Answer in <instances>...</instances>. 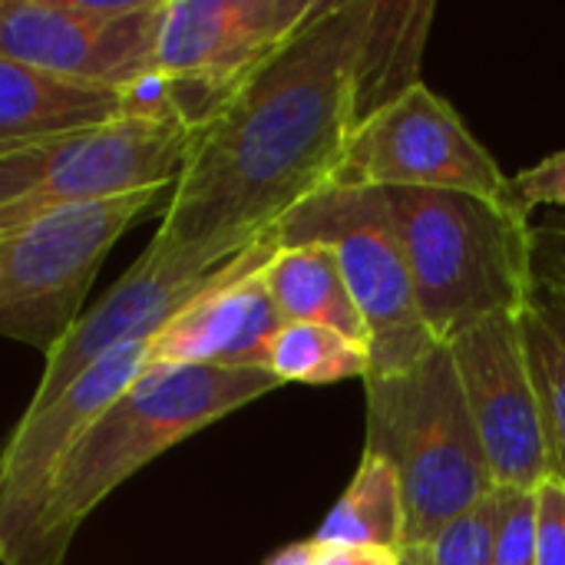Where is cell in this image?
Segmentation results:
<instances>
[{
    "label": "cell",
    "mask_w": 565,
    "mask_h": 565,
    "mask_svg": "<svg viewBox=\"0 0 565 565\" xmlns=\"http://www.w3.org/2000/svg\"><path fill=\"white\" fill-rule=\"evenodd\" d=\"M275 252L271 235L248 245L199 298L166 321L149 341V364L265 367V351L285 324L265 285V265Z\"/></svg>",
    "instance_id": "cell-14"
},
{
    "label": "cell",
    "mask_w": 565,
    "mask_h": 565,
    "mask_svg": "<svg viewBox=\"0 0 565 565\" xmlns=\"http://www.w3.org/2000/svg\"><path fill=\"white\" fill-rule=\"evenodd\" d=\"M536 565H565V483L556 477L536 487Z\"/></svg>",
    "instance_id": "cell-22"
},
{
    "label": "cell",
    "mask_w": 565,
    "mask_h": 565,
    "mask_svg": "<svg viewBox=\"0 0 565 565\" xmlns=\"http://www.w3.org/2000/svg\"><path fill=\"white\" fill-rule=\"evenodd\" d=\"M397 565H434V563H430V556H427V550H424V546H404V550L397 553Z\"/></svg>",
    "instance_id": "cell-28"
},
{
    "label": "cell",
    "mask_w": 565,
    "mask_h": 565,
    "mask_svg": "<svg viewBox=\"0 0 565 565\" xmlns=\"http://www.w3.org/2000/svg\"><path fill=\"white\" fill-rule=\"evenodd\" d=\"M510 189H513V199L526 212L536 205H546L556 212L565 209V149L540 159L536 166H530L523 172H516L510 179Z\"/></svg>",
    "instance_id": "cell-23"
},
{
    "label": "cell",
    "mask_w": 565,
    "mask_h": 565,
    "mask_svg": "<svg viewBox=\"0 0 565 565\" xmlns=\"http://www.w3.org/2000/svg\"><path fill=\"white\" fill-rule=\"evenodd\" d=\"M265 371L281 384H338L367 377V348L321 324H281L265 351Z\"/></svg>",
    "instance_id": "cell-18"
},
{
    "label": "cell",
    "mask_w": 565,
    "mask_h": 565,
    "mask_svg": "<svg viewBox=\"0 0 565 565\" xmlns=\"http://www.w3.org/2000/svg\"><path fill=\"white\" fill-rule=\"evenodd\" d=\"M424 550L434 565H497V490L450 520Z\"/></svg>",
    "instance_id": "cell-20"
},
{
    "label": "cell",
    "mask_w": 565,
    "mask_h": 565,
    "mask_svg": "<svg viewBox=\"0 0 565 565\" xmlns=\"http://www.w3.org/2000/svg\"><path fill=\"white\" fill-rule=\"evenodd\" d=\"M536 271L563 275L565 278V228L559 225H536Z\"/></svg>",
    "instance_id": "cell-25"
},
{
    "label": "cell",
    "mask_w": 565,
    "mask_h": 565,
    "mask_svg": "<svg viewBox=\"0 0 565 565\" xmlns=\"http://www.w3.org/2000/svg\"><path fill=\"white\" fill-rule=\"evenodd\" d=\"M311 543L321 550L401 553L407 546V507L394 467L374 454H361L354 480Z\"/></svg>",
    "instance_id": "cell-17"
},
{
    "label": "cell",
    "mask_w": 565,
    "mask_h": 565,
    "mask_svg": "<svg viewBox=\"0 0 565 565\" xmlns=\"http://www.w3.org/2000/svg\"><path fill=\"white\" fill-rule=\"evenodd\" d=\"M497 565H536V490L497 487Z\"/></svg>",
    "instance_id": "cell-21"
},
{
    "label": "cell",
    "mask_w": 565,
    "mask_h": 565,
    "mask_svg": "<svg viewBox=\"0 0 565 565\" xmlns=\"http://www.w3.org/2000/svg\"><path fill=\"white\" fill-rule=\"evenodd\" d=\"M424 328L437 344L523 315L536 291V235L516 199L447 189H384Z\"/></svg>",
    "instance_id": "cell-3"
},
{
    "label": "cell",
    "mask_w": 565,
    "mask_h": 565,
    "mask_svg": "<svg viewBox=\"0 0 565 565\" xmlns=\"http://www.w3.org/2000/svg\"><path fill=\"white\" fill-rule=\"evenodd\" d=\"M447 348L493 483L507 490H536L550 477V450L520 315L490 318Z\"/></svg>",
    "instance_id": "cell-12"
},
{
    "label": "cell",
    "mask_w": 565,
    "mask_h": 565,
    "mask_svg": "<svg viewBox=\"0 0 565 565\" xmlns=\"http://www.w3.org/2000/svg\"><path fill=\"white\" fill-rule=\"evenodd\" d=\"M265 285L285 324H321L367 348V324L328 245L278 248L265 265Z\"/></svg>",
    "instance_id": "cell-16"
},
{
    "label": "cell",
    "mask_w": 565,
    "mask_h": 565,
    "mask_svg": "<svg viewBox=\"0 0 565 565\" xmlns=\"http://www.w3.org/2000/svg\"><path fill=\"white\" fill-rule=\"evenodd\" d=\"M278 248L328 245L367 324L371 371L394 374L437 348L420 321L407 255L384 199L371 185H328L295 205L271 232Z\"/></svg>",
    "instance_id": "cell-5"
},
{
    "label": "cell",
    "mask_w": 565,
    "mask_h": 565,
    "mask_svg": "<svg viewBox=\"0 0 565 565\" xmlns=\"http://www.w3.org/2000/svg\"><path fill=\"white\" fill-rule=\"evenodd\" d=\"M315 565H397V553L381 550H321Z\"/></svg>",
    "instance_id": "cell-26"
},
{
    "label": "cell",
    "mask_w": 565,
    "mask_h": 565,
    "mask_svg": "<svg viewBox=\"0 0 565 565\" xmlns=\"http://www.w3.org/2000/svg\"><path fill=\"white\" fill-rule=\"evenodd\" d=\"M265 367L146 364L63 460L23 565H63L89 520L129 477L215 420L278 391Z\"/></svg>",
    "instance_id": "cell-2"
},
{
    "label": "cell",
    "mask_w": 565,
    "mask_h": 565,
    "mask_svg": "<svg viewBox=\"0 0 565 565\" xmlns=\"http://www.w3.org/2000/svg\"><path fill=\"white\" fill-rule=\"evenodd\" d=\"M556 215H559V222H553V225H559V228H565V209H559Z\"/></svg>",
    "instance_id": "cell-29"
},
{
    "label": "cell",
    "mask_w": 565,
    "mask_h": 565,
    "mask_svg": "<svg viewBox=\"0 0 565 565\" xmlns=\"http://www.w3.org/2000/svg\"><path fill=\"white\" fill-rule=\"evenodd\" d=\"M126 113L119 89L60 79L0 56V152L109 122Z\"/></svg>",
    "instance_id": "cell-15"
},
{
    "label": "cell",
    "mask_w": 565,
    "mask_h": 565,
    "mask_svg": "<svg viewBox=\"0 0 565 565\" xmlns=\"http://www.w3.org/2000/svg\"><path fill=\"white\" fill-rule=\"evenodd\" d=\"M228 265L209 268L199 262L156 258L142 252L136 265L86 315H79L73 331L46 358L40 387L26 414L50 407L89 364H96L113 348L126 341H152L166 328V321L179 315L192 298H199Z\"/></svg>",
    "instance_id": "cell-13"
},
{
    "label": "cell",
    "mask_w": 565,
    "mask_h": 565,
    "mask_svg": "<svg viewBox=\"0 0 565 565\" xmlns=\"http://www.w3.org/2000/svg\"><path fill=\"white\" fill-rule=\"evenodd\" d=\"M162 189L50 209L0 232V338L46 358L79 321L103 258Z\"/></svg>",
    "instance_id": "cell-6"
},
{
    "label": "cell",
    "mask_w": 565,
    "mask_h": 565,
    "mask_svg": "<svg viewBox=\"0 0 565 565\" xmlns=\"http://www.w3.org/2000/svg\"><path fill=\"white\" fill-rule=\"evenodd\" d=\"M364 454L394 467L407 507V546H427L497 490L454 354L437 344L404 371L364 377Z\"/></svg>",
    "instance_id": "cell-4"
},
{
    "label": "cell",
    "mask_w": 565,
    "mask_h": 565,
    "mask_svg": "<svg viewBox=\"0 0 565 565\" xmlns=\"http://www.w3.org/2000/svg\"><path fill=\"white\" fill-rule=\"evenodd\" d=\"M315 559H318V546L311 540H305V543H291V546L278 550L265 565H315Z\"/></svg>",
    "instance_id": "cell-27"
},
{
    "label": "cell",
    "mask_w": 565,
    "mask_h": 565,
    "mask_svg": "<svg viewBox=\"0 0 565 565\" xmlns=\"http://www.w3.org/2000/svg\"><path fill=\"white\" fill-rule=\"evenodd\" d=\"M536 308L553 321V328L563 334L565 341V278L563 275H550V271H536V291H533Z\"/></svg>",
    "instance_id": "cell-24"
},
{
    "label": "cell",
    "mask_w": 565,
    "mask_h": 565,
    "mask_svg": "<svg viewBox=\"0 0 565 565\" xmlns=\"http://www.w3.org/2000/svg\"><path fill=\"white\" fill-rule=\"evenodd\" d=\"M192 136L179 119L122 113L0 152V232L50 209L175 185Z\"/></svg>",
    "instance_id": "cell-7"
},
{
    "label": "cell",
    "mask_w": 565,
    "mask_h": 565,
    "mask_svg": "<svg viewBox=\"0 0 565 565\" xmlns=\"http://www.w3.org/2000/svg\"><path fill=\"white\" fill-rule=\"evenodd\" d=\"M324 0H166L152 73L172 116L199 132Z\"/></svg>",
    "instance_id": "cell-8"
},
{
    "label": "cell",
    "mask_w": 565,
    "mask_h": 565,
    "mask_svg": "<svg viewBox=\"0 0 565 565\" xmlns=\"http://www.w3.org/2000/svg\"><path fill=\"white\" fill-rule=\"evenodd\" d=\"M437 3L324 0L192 136L149 255L228 265L328 189L354 132L414 89Z\"/></svg>",
    "instance_id": "cell-1"
},
{
    "label": "cell",
    "mask_w": 565,
    "mask_h": 565,
    "mask_svg": "<svg viewBox=\"0 0 565 565\" xmlns=\"http://www.w3.org/2000/svg\"><path fill=\"white\" fill-rule=\"evenodd\" d=\"M146 364L149 341H126L89 364L50 407L23 411L0 457V565H23L63 460Z\"/></svg>",
    "instance_id": "cell-11"
},
{
    "label": "cell",
    "mask_w": 565,
    "mask_h": 565,
    "mask_svg": "<svg viewBox=\"0 0 565 565\" xmlns=\"http://www.w3.org/2000/svg\"><path fill=\"white\" fill-rule=\"evenodd\" d=\"M520 324L550 450V477L565 483V341L536 301L520 315Z\"/></svg>",
    "instance_id": "cell-19"
},
{
    "label": "cell",
    "mask_w": 565,
    "mask_h": 565,
    "mask_svg": "<svg viewBox=\"0 0 565 565\" xmlns=\"http://www.w3.org/2000/svg\"><path fill=\"white\" fill-rule=\"evenodd\" d=\"M166 0H0V56L126 93L152 73Z\"/></svg>",
    "instance_id": "cell-9"
},
{
    "label": "cell",
    "mask_w": 565,
    "mask_h": 565,
    "mask_svg": "<svg viewBox=\"0 0 565 565\" xmlns=\"http://www.w3.org/2000/svg\"><path fill=\"white\" fill-rule=\"evenodd\" d=\"M331 185L447 189L483 199H513L510 175L493 152L427 83H417L387 103L354 132Z\"/></svg>",
    "instance_id": "cell-10"
}]
</instances>
